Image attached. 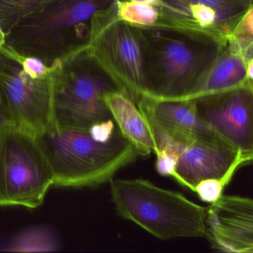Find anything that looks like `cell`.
<instances>
[{
	"label": "cell",
	"mask_w": 253,
	"mask_h": 253,
	"mask_svg": "<svg viewBox=\"0 0 253 253\" xmlns=\"http://www.w3.org/2000/svg\"><path fill=\"white\" fill-rule=\"evenodd\" d=\"M251 1H252V2H253V0H251Z\"/></svg>",
	"instance_id": "cell-28"
},
{
	"label": "cell",
	"mask_w": 253,
	"mask_h": 253,
	"mask_svg": "<svg viewBox=\"0 0 253 253\" xmlns=\"http://www.w3.org/2000/svg\"><path fill=\"white\" fill-rule=\"evenodd\" d=\"M117 15L121 20L142 29H155L159 19L157 6L128 0H117Z\"/></svg>",
	"instance_id": "cell-17"
},
{
	"label": "cell",
	"mask_w": 253,
	"mask_h": 253,
	"mask_svg": "<svg viewBox=\"0 0 253 253\" xmlns=\"http://www.w3.org/2000/svg\"><path fill=\"white\" fill-rule=\"evenodd\" d=\"M142 30L149 89L145 96L156 99L175 100L187 95L227 43L204 35Z\"/></svg>",
	"instance_id": "cell-2"
},
{
	"label": "cell",
	"mask_w": 253,
	"mask_h": 253,
	"mask_svg": "<svg viewBox=\"0 0 253 253\" xmlns=\"http://www.w3.org/2000/svg\"><path fill=\"white\" fill-rule=\"evenodd\" d=\"M10 124H12L11 122L0 108V129Z\"/></svg>",
	"instance_id": "cell-24"
},
{
	"label": "cell",
	"mask_w": 253,
	"mask_h": 253,
	"mask_svg": "<svg viewBox=\"0 0 253 253\" xmlns=\"http://www.w3.org/2000/svg\"><path fill=\"white\" fill-rule=\"evenodd\" d=\"M118 89L83 51L73 52L62 59L55 80L56 125L87 129L112 119L104 97Z\"/></svg>",
	"instance_id": "cell-7"
},
{
	"label": "cell",
	"mask_w": 253,
	"mask_h": 253,
	"mask_svg": "<svg viewBox=\"0 0 253 253\" xmlns=\"http://www.w3.org/2000/svg\"><path fill=\"white\" fill-rule=\"evenodd\" d=\"M37 138L50 164L53 186L60 188H90L110 182L138 156L112 120L87 129L56 125Z\"/></svg>",
	"instance_id": "cell-1"
},
{
	"label": "cell",
	"mask_w": 253,
	"mask_h": 253,
	"mask_svg": "<svg viewBox=\"0 0 253 253\" xmlns=\"http://www.w3.org/2000/svg\"><path fill=\"white\" fill-rule=\"evenodd\" d=\"M198 112L215 135L253 161V82L194 100Z\"/></svg>",
	"instance_id": "cell-11"
},
{
	"label": "cell",
	"mask_w": 253,
	"mask_h": 253,
	"mask_svg": "<svg viewBox=\"0 0 253 253\" xmlns=\"http://www.w3.org/2000/svg\"><path fill=\"white\" fill-rule=\"evenodd\" d=\"M247 61V74H248V80L253 82V56L248 58Z\"/></svg>",
	"instance_id": "cell-23"
},
{
	"label": "cell",
	"mask_w": 253,
	"mask_h": 253,
	"mask_svg": "<svg viewBox=\"0 0 253 253\" xmlns=\"http://www.w3.org/2000/svg\"><path fill=\"white\" fill-rule=\"evenodd\" d=\"M206 237L214 249L253 253V199L223 195L208 209Z\"/></svg>",
	"instance_id": "cell-12"
},
{
	"label": "cell",
	"mask_w": 253,
	"mask_h": 253,
	"mask_svg": "<svg viewBox=\"0 0 253 253\" xmlns=\"http://www.w3.org/2000/svg\"><path fill=\"white\" fill-rule=\"evenodd\" d=\"M60 242L56 233L47 226L28 227L13 236L3 247L2 251L13 253L56 252Z\"/></svg>",
	"instance_id": "cell-16"
},
{
	"label": "cell",
	"mask_w": 253,
	"mask_h": 253,
	"mask_svg": "<svg viewBox=\"0 0 253 253\" xmlns=\"http://www.w3.org/2000/svg\"><path fill=\"white\" fill-rule=\"evenodd\" d=\"M158 152L172 154L176 166L172 178L194 192L201 181L218 179L227 184L235 172L245 164L240 152L219 138L180 141L164 133L157 141Z\"/></svg>",
	"instance_id": "cell-10"
},
{
	"label": "cell",
	"mask_w": 253,
	"mask_h": 253,
	"mask_svg": "<svg viewBox=\"0 0 253 253\" xmlns=\"http://www.w3.org/2000/svg\"><path fill=\"white\" fill-rule=\"evenodd\" d=\"M247 61L236 48L229 44L212 66L184 96L175 100H196L242 86L248 82Z\"/></svg>",
	"instance_id": "cell-15"
},
{
	"label": "cell",
	"mask_w": 253,
	"mask_h": 253,
	"mask_svg": "<svg viewBox=\"0 0 253 253\" xmlns=\"http://www.w3.org/2000/svg\"><path fill=\"white\" fill-rule=\"evenodd\" d=\"M156 171L162 176L172 178L176 166V158L169 153L160 151L156 153Z\"/></svg>",
	"instance_id": "cell-22"
},
{
	"label": "cell",
	"mask_w": 253,
	"mask_h": 253,
	"mask_svg": "<svg viewBox=\"0 0 253 253\" xmlns=\"http://www.w3.org/2000/svg\"><path fill=\"white\" fill-rule=\"evenodd\" d=\"M227 185L224 181L207 179L199 182L195 187L194 193L204 202L213 203L223 196L224 187Z\"/></svg>",
	"instance_id": "cell-21"
},
{
	"label": "cell",
	"mask_w": 253,
	"mask_h": 253,
	"mask_svg": "<svg viewBox=\"0 0 253 253\" xmlns=\"http://www.w3.org/2000/svg\"><path fill=\"white\" fill-rule=\"evenodd\" d=\"M122 135L132 144L138 155L156 152V144L150 125L133 100L121 90L108 92L104 97Z\"/></svg>",
	"instance_id": "cell-14"
},
{
	"label": "cell",
	"mask_w": 253,
	"mask_h": 253,
	"mask_svg": "<svg viewBox=\"0 0 253 253\" xmlns=\"http://www.w3.org/2000/svg\"><path fill=\"white\" fill-rule=\"evenodd\" d=\"M137 105L150 123L173 138L185 141L218 138L198 112L194 100H161L144 96Z\"/></svg>",
	"instance_id": "cell-13"
},
{
	"label": "cell",
	"mask_w": 253,
	"mask_h": 253,
	"mask_svg": "<svg viewBox=\"0 0 253 253\" xmlns=\"http://www.w3.org/2000/svg\"><path fill=\"white\" fill-rule=\"evenodd\" d=\"M62 63L48 75L32 78L10 51L0 49V108L12 124L37 137L56 126L55 80Z\"/></svg>",
	"instance_id": "cell-8"
},
{
	"label": "cell",
	"mask_w": 253,
	"mask_h": 253,
	"mask_svg": "<svg viewBox=\"0 0 253 253\" xmlns=\"http://www.w3.org/2000/svg\"><path fill=\"white\" fill-rule=\"evenodd\" d=\"M53 0H0V25L6 34L21 19Z\"/></svg>",
	"instance_id": "cell-18"
},
{
	"label": "cell",
	"mask_w": 253,
	"mask_h": 253,
	"mask_svg": "<svg viewBox=\"0 0 253 253\" xmlns=\"http://www.w3.org/2000/svg\"><path fill=\"white\" fill-rule=\"evenodd\" d=\"M110 184L119 215L155 237H206L208 207L146 180L114 178Z\"/></svg>",
	"instance_id": "cell-3"
},
{
	"label": "cell",
	"mask_w": 253,
	"mask_h": 253,
	"mask_svg": "<svg viewBox=\"0 0 253 253\" xmlns=\"http://www.w3.org/2000/svg\"><path fill=\"white\" fill-rule=\"evenodd\" d=\"M145 51L144 31L118 17L117 1L92 18L83 53L136 104L149 93Z\"/></svg>",
	"instance_id": "cell-5"
},
{
	"label": "cell",
	"mask_w": 253,
	"mask_h": 253,
	"mask_svg": "<svg viewBox=\"0 0 253 253\" xmlns=\"http://www.w3.org/2000/svg\"><path fill=\"white\" fill-rule=\"evenodd\" d=\"M116 1L53 0L17 22L5 34L4 47L52 65L83 46L74 43L77 31L90 28L93 16Z\"/></svg>",
	"instance_id": "cell-4"
},
{
	"label": "cell",
	"mask_w": 253,
	"mask_h": 253,
	"mask_svg": "<svg viewBox=\"0 0 253 253\" xmlns=\"http://www.w3.org/2000/svg\"><path fill=\"white\" fill-rule=\"evenodd\" d=\"M253 45L250 48L249 50L248 51V52L246 53V55H245V59H248V58L253 57Z\"/></svg>",
	"instance_id": "cell-27"
},
{
	"label": "cell",
	"mask_w": 253,
	"mask_h": 253,
	"mask_svg": "<svg viewBox=\"0 0 253 253\" xmlns=\"http://www.w3.org/2000/svg\"><path fill=\"white\" fill-rule=\"evenodd\" d=\"M53 186L38 138L13 124L0 129V207L37 209Z\"/></svg>",
	"instance_id": "cell-6"
},
{
	"label": "cell",
	"mask_w": 253,
	"mask_h": 253,
	"mask_svg": "<svg viewBox=\"0 0 253 253\" xmlns=\"http://www.w3.org/2000/svg\"><path fill=\"white\" fill-rule=\"evenodd\" d=\"M10 53L20 62L23 71L32 78H41L48 75L52 71H54L61 60V59H58L53 65H47L39 58L34 57V56H19L12 52Z\"/></svg>",
	"instance_id": "cell-20"
},
{
	"label": "cell",
	"mask_w": 253,
	"mask_h": 253,
	"mask_svg": "<svg viewBox=\"0 0 253 253\" xmlns=\"http://www.w3.org/2000/svg\"><path fill=\"white\" fill-rule=\"evenodd\" d=\"M227 43L245 56L253 45V4L244 15Z\"/></svg>",
	"instance_id": "cell-19"
},
{
	"label": "cell",
	"mask_w": 253,
	"mask_h": 253,
	"mask_svg": "<svg viewBox=\"0 0 253 253\" xmlns=\"http://www.w3.org/2000/svg\"><path fill=\"white\" fill-rule=\"evenodd\" d=\"M128 1H135V2L146 3V4H153L158 6L160 4V0H128Z\"/></svg>",
	"instance_id": "cell-25"
},
{
	"label": "cell",
	"mask_w": 253,
	"mask_h": 253,
	"mask_svg": "<svg viewBox=\"0 0 253 253\" xmlns=\"http://www.w3.org/2000/svg\"><path fill=\"white\" fill-rule=\"evenodd\" d=\"M5 33L4 32V31L2 30V28H1V25H0V49L4 47V45H5Z\"/></svg>",
	"instance_id": "cell-26"
},
{
	"label": "cell",
	"mask_w": 253,
	"mask_h": 253,
	"mask_svg": "<svg viewBox=\"0 0 253 253\" xmlns=\"http://www.w3.org/2000/svg\"><path fill=\"white\" fill-rule=\"evenodd\" d=\"M252 4L251 0H160L154 30L227 42Z\"/></svg>",
	"instance_id": "cell-9"
}]
</instances>
